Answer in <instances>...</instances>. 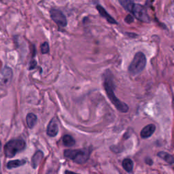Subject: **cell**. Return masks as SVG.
I'll return each mask as SVG.
<instances>
[{"label": "cell", "instance_id": "obj_8", "mask_svg": "<svg viewBox=\"0 0 174 174\" xmlns=\"http://www.w3.org/2000/svg\"><path fill=\"white\" fill-rule=\"evenodd\" d=\"M59 133V125H58V121L56 118H53L50 121V123L47 127L46 133L50 137H55Z\"/></svg>", "mask_w": 174, "mask_h": 174}, {"label": "cell", "instance_id": "obj_17", "mask_svg": "<svg viewBox=\"0 0 174 174\" xmlns=\"http://www.w3.org/2000/svg\"><path fill=\"white\" fill-rule=\"evenodd\" d=\"M118 1H119L120 5H122L126 10L131 12L132 8L135 4L132 0H118Z\"/></svg>", "mask_w": 174, "mask_h": 174}, {"label": "cell", "instance_id": "obj_11", "mask_svg": "<svg viewBox=\"0 0 174 174\" xmlns=\"http://www.w3.org/2000/svg\"><path fill=\"white\" fill-rule=\"evenodd\" d=\"M44 158V153L42 151L38 150L35 153L34 156H32L31 159V166L34 169H36L38 167V165L40 163V162L42 161V160Z\"/></svg>", "mask_w": 174, "mask_h": 174}, {"label": "cell", "instance_id": "obj_4", "mask_svg": "<svg viewBox=\"0 0 174 174\" xmlns=\"http://www.w3.org/2000/svg\"><path fill=\"white\" fill-rule=\"evenodd\" d=\"M146 65V58L142 52H137L133 59L129 67V72L133 76H137L145 68Z\"/></svg>", "mask_w": 174, "mask_h": 174}, {"label": "cell", "instance_id": "obj_22", "mask_svg": "<svg viewBox=\"0 0 174 174\" xmlns=\"http://www.w3.org/2000/svg\"><path fill=\"white\" fill-rule=\"evenodd\" d=\"M0 169H1V163H0Z\"/></svg>", "mask_w": 174, "mask_h": 174}, {"label": "cell", "instance_id": "obj_3", "mask_svg": "<svg viewBox=\"0 0 174 174\" xmlns=\"http://www.w3.org/2000/svg\"><path fill=\"white\" fill-rule=\"evenodd\" d=\"M26 147V143L22 139H15L8 142L4 146V152L8 158H12L16 154L23 151Z\"/></svg>", "mask_w": 174, "mask_h": 174}, {"label": "cell", "instance_id": "obj_16", "mask_svg": "<svg viewBox=\"0 0 174 174\" xmlns=\"http://www.w3.org/2000/svg\"><path fill=\"white\" fill-rule=\"evenodd\" d=\"M123 167L126 172L131 173L133 171V162L130 159H125L123 160Z\"/></svg>", "mask_w": 174, "mask_h": 174}, {"label": "cell", "instance_id": "obj_10", "mask_svg": "<svg viewBox=\"0 0 174 174\" xmlns=\"http://www.w3.org/2000/svg\"><path fill=\"white\" fill-rule=\"evenodd\" d=\"M97 9L99 11V14H100V15L102 16V17H103L106 19V21L108 22L109 23H111V24H118L117 21L115 20V19L112 17V16H110L108 13L107 12V11L105 10V8H103V7L101 6V5H98L97 6Z\"/></svg>", "mask_w": 174, "mask_h": 174}, {"label": "cell", "instance_id": "obj_19", "mask_svg": "<svg viewBox=\"0 0 174 174\" xmlns=\"http://www.w3.org/2000/svg\"><path fill=\"white\" fill-rule=\"evenodd\" d=\"M37 66V62L36 61L34 60V59H32L31 61L29 63V70H34L35 67H36Z\"/></svg>", "mask_w": 174, "mask_h": 174}, {"label": "cell", "instance_id": "obj_2", "mask_svg": "<svg viewBox=\"0 0 174 174\" xmlns=\"http://www.w3.org/2000/svg\"><path fill=\"white\" fill-rule=\"evenodd\" d=\"M90 148H84L76 150H65L64 151V156L69 159L78 164H84L89 159L91 153Z\"/></svg>", "mask_w": 174, "mask_h": 174}, {"label": "cell", "instance_id": "obj_14", "mask_svg": "<svg viewBox=\"0 0 174 174\" xmlns=\"http://www.w3.org/2000/svg\"><path fill=\"white\" fill-rule=\"evenodd\" d=\"M160 158L164 160L165 162H167L168 164L173 165L174 163V159L172 155H171L170 154L166 153V152H159L157 154Z\"/></svg>", "mask_w": 174, "mask_h": 174}, {"label": "cell", "instance_id": "obj_18", "mask_svg": "<svg viewBox=\"0 0 174 174\" xmlns=\"http://www.w3.org/2000/svg\"><path fill=\"white\" fill-rule=\"evenodd\" d=\"M41 52L42 54H47L49 52V45L48 42H44L41 45Z\"/></svg>", "mask_w": 174, "mask_h": 174}, {"label": "cell", "instance_id": "obj_20", "mask_svg": "<svg viewBox=\"0 0 174 174\" xmlns=\"http://www.w3.org/2000/svg\"><path fill=\"white\" fill-rule=\"evenodd\" d=\"M125 21L126 23L130 24V23H133V22L134 19H133V16L131 15H128L127 16H126V18H125Z\"/></svg>", "mask_w": 174, "mask_h": 174}, {"label": "cell", "instance_id": "obj_6", "mask_svg": "<svg viewBox=\"0 0 174 174\" xmlns=\"http://www.w3.org/2000/svg\"><path fill=\"white\" fill-rule=\"evenodd\" d=\"M50 14L52 21L59 27H65L67 26V18L61 11L57 9H51L50 11Z\"/></svg>", "mask_w": 174, "mask_h": 174}, {"label": "cell", "instance_id": "obj_13", "mask_svg": "<svg viewBox=\"0 0 174 174\" xmlns=\"http://www.w3.org/2000/svg\"><path fill=\"white\" fill-rule=\"evenodd\" d=\"M26 163V161L25 159H21V160H14V161H10L7 163L6 167L8 169H12L14 168H17L21 166H23Z\"/></svg>", "mask_w": 174, "mask_h": 174}, {"label": "cell", "instance_id": "obj_7", "mask_svg": "<svg viewBox=\"0 0 174 174\" xmlns=\"http://www.w3.org/2000/svg\"><path fill=\"white\" fill-rule=\"evenodd\" d=\"M13 77V71L12 69L4 66L0 71V84L2 85H7L10 83Z\"/></svg>", "mask_w": 174, "mask_h": 174}, {"label": "cell", "instance_id": "obj_21", "mask_svg": "<svg viewBox=\"0 0 174 174\" xmlns=\"http://www.w3.org/2000/svg\"><path fill=\"white\" fill-rule=\"evenodd\" d=\"M1 148H2V143L0 142V150H1Z\"/></svg>", "mask_w": 174, "mask_h": 174}, {"label": "cell", "instance_id": "obj_1", "mask_svg": "<svg viewBox=\"0 0 174 174\" xmlns=\"http://www.w3.org/2000/svg\"><path fill=\"white\" fill-rule=\"evenodd\" d=\"M103 87L106 90L107 97L110 101L116 107L118 111L123 113H126L129 111V106L125 103L121 101L116 96L114 93L115 85L114 82V78L111 71L106 70L103 75Z\"/></svg>", "mask_w": 174, "mask_h": 174}, {"label": "cell", "instance_id": "obj_5", "mask_svg": "<svg viewBox=\"0 0 174 174\" xmlns=\"http://www.w3.org/2000/svg\"><path fill=\"white\" fill-rule=\"evenodd\" d=\"M131 13L137 20L144 23H149L150 21V16L148 15L147 11L143 5L140 4H134L132 8Z\"/></svg>", "mask_w": 174, "mask_h": 174}, {"label": "cell", "instance_id": "obj_9", "mask_svg": "<svg viewBox=\"0 0 174 174\" xmlns=\"http://www.w3.org/2000/svg\"><path fill=\"white\" fill-rule=\"evenodd\" d=\"M156 130V126L153 124H150L143 127L140 133V136L143 139H146L152 136Z\"/></svg>", "mask_w": 174, "mask_h": 174}, {"label": "cell", "instance_id": "obj_12", "mask_svg": "<svg viewBox=\"0 0 174 174\" xmlns=\"http://www.w3.org/2000/svg\"><path fill=\"white\" fill-rule=\"evenodd\" d=\"M38 120L37 116L33 114V113H29L26 117V122L27 125L28 126V127L30 129L34 128L35 125H36Z\"/></svg>", "mask_w": 174, "mask_h": 174}, {"label": "cell", "instance_id": "obj_15", "mask_svg": "<svg viewBox=\"0 0 174 174\" xmlns=\"http://www.w3.org/2000/svg\"><path fill=\"white\" fill-rule=\"evenodd\" d=\"M63 143L66 147H71L76 144V140L70 135H65L63 137Z\"/></svg>", "mask_w": 174, "mask_h": 174}]
</instances>
